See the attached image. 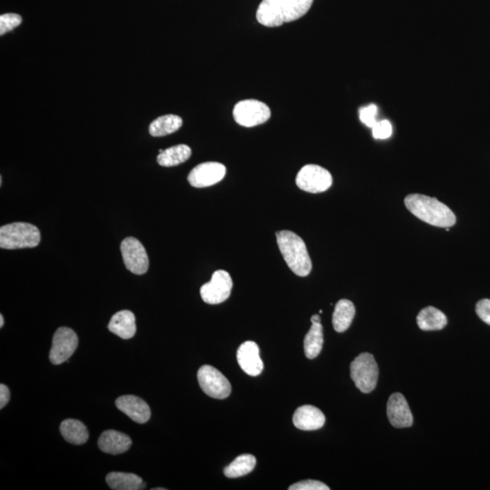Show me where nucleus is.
Segmentation results:
<instances>
[{
  "label": "nucleus",
  "instance_id": "1",
  "mask_svg": "<svg viewBox=\"0 0 490 490\" xmlns=\"http://www.w3.org/2000/svg\"><path fill=\"white\" fill-rule=\"evenodd\" d=\"M314 0H262L256 19L268 28L296 21L310 10Z\"/></svg>",
  "mask_w": 490,
  "mask_h": 490
},
{
  "label": "nucleus",
  "instance_id": "2",
  "mask_svg": "<svg viewBox=\"0 0 490 490\" xmlns=\"http://www.w3.org/2000/svg\"><path fill=\"white\" fill-rule=\"evenodd\" d=\"M405 206L417 218L430 226L449 228L456 224V215L446 204L436 198L419 194H408L405 198Z\"/></svg>",
  "mask_w": 490,
  "mask_h": 490
},
{
  "label": "nucleus",
  "instance_id": "3",
  "mask_svg": "<svg viewBox=\"0 0 490 490\" xmlns=\"http://www.w3.org/2000/svg\"><path fill=\"white\" fill-rule=\"evenodd\" d=\"M277 244L282 257L293 273L300 277L308 276L313 264L307 247L302 239L291 231L276 233Z\"/></svg>",
  "mask_w": 490,
  "mask_h": 490
},
{
  "label": "nucleus",
  "instance_id": "4",
  "mask_svg": "<svg viewBox=\"0 0 490 490\" xmlns=\"http://www.w3.org/2000/svg\"><path fill=\"white\" fill-rule=\"evenodd\" d=\"M39 228L28 223L6 224L0 228V247L6 250L34 248L39 244Z\"/></svg>",
  "mask_w": 490,
  "mask_h": 490
},
{
  "label": "nucleus",
  "instance_id": "5",
  "mask_svg": "<svg viewBox=\"0 0 490 490\" xmlns=\"http://www.w3.org/2000/svg\"><path fill=\"white\" fill-rule=\"evenodd\" d=\"M351 377L361 392H372L379 377V368L373 355L366 352L359 355L351 364Z\"/></svg>",
  "mask_w": 490,
  "mask_h": 490
},
{
  "label": "nucleus",
  "instance_id": "6",
  "mask_svg": "<svg viewBox=\"0 0 490 490\" xmlns=\"http://www.w3.org/2000/svg\"><path fill=\"white\" fill-rule=\"evenodd\" d=\"M233 115L238 125L253 127L269 120L271 110L266 104L261 101L248 99L235 105Z\"/></svg>",
  "mask_w": 490,
  "mask_h": 490
},
{
  "label": "nucleus",
  "instance_id": "7",
  "mask_svg": "<svg viewBox=\"0 0 490 490\" xmlns=\"http://www.w3.org/2000/svg\"><path fill=\"white\" fill-rule=\"evenodd\" d=\"M197 379L201 389L211 398L224 399L231 394V383L226 376L215 367H201L198 370Z\"/></svg>",
  "mask_w": 490,
  "mask_h": 490
},
{
  "label": "nucleus",
  "instance_id": "8",
  "mask_svg": "<svg viewBox=\"0 0 490 490\" xmlns=\"http://www.w3.org/2000/svg\"><path fill=\"white\" fill-rule=\"evenodd\" d=\"M296 185L300 190L319 194L331 188L332 176L331 173L322 166L306 165L297 174Z\"/></svg>",
  "mask_w": 490,
  "mask_h": 490
},
{
  "label": "nucleus",
  "instance_id": "9",
  "mask_svg": "<svg viewBox=\"0 0 490 490\" xmlns=\"http://www.w3.org/2000/svg\"><path fill=\"white\" fill-rule=\"evenodd\" d=\"M233 280L226 271L218 270L212 273L211 281L200 289L201 297L208 305H219L231 296Z\"/></svg>",
  "mask_w": 490,
  "mask_h": 490
},
{
  "label": "nucleus",
  "instance_id": "10",
  "mask_svg": "<svg viewBox=\"0 0 490 490\" xmlns=\"http://www.w3.org/2000/svg\"><path fill=\"white\" fill-rule=\"evenodd\" d=\"M122 257L125 267L131 273L142 275L149 268V258L141 242L136 238L127 237L121 244Z\"/></svg>",
  "mask_w": 490,
  "mask_h": 490
},
{
  "label": "nucleus",
  "instance_id": "11",
  "mask_svg": "<svg viewBox=\"0 0 490 490\" xmlns=\"http://www.w3.org/2000/svg\"><path fill=\"white\" fill-rule=\"evenodd\" d=\"M78 338L75 332L68 327H60L55 332L49 360L55 365H60L68 361L77 350Z\"/></svg>",
  "mask_w": 490,
  "mask_h": 490
},
{
  "label": "nucleus",
  "instance_id": "12",
  "mask_svg": "<svg viewBox=\"0 0 490 490\" xmlns=\"http://www.w3.org/2000/svg\"><path fill=\"white\" fill-rule=\"evenodd\" d=\"M226 167L223 163L206 162L195 166L188 176V182L197 188H209L221 182L226 176Z\"/></svg>",
  "mask_w": 490,
  "mask_h": 490
},
{
  "label": "nucleus",
  "instance_id": "13",
  "mask_svg": "<svg viewBox=\"0 0 490 490\" xmlns=\"http://www.w3.org/2000/svg\"><path fill=\"white\" fill-rule=\"evenodd\" d=\"M387 415L393 427L408 428L413 424V416L406 399L401 393L390 397L387 405Z\"/></svg>",
  "mask_w": 490,
  "mask_h": 490
},
{
  "label": "nucleus",
  "instance_id": "14",
  "mask_svg": "<svg viewBox=\"0 0 490 490\" xmlns=\"http://www.w3.org/2000/svg\"><path fill=\"white\" fill-rule=\"evenodd\" d=\"M237 361L246 374L256 377L264 370V363L260 357V349L255 341H245L237 351Z\"/></svg>",
  "mask_w": 490,
  "mask_h": 490
},
{
  "label": "nucleus",
  "instance_id": "15",
  "mask_svg": "<svg viewBox=\"0 0 490 490\" xmlns=\"http://www.w3.org/2000/svg\"><path fill=\"white\" fill-rule=\"evenodd\" d=\"M116 406L132 421L140 424L147 422L151 418L150 407L144 399L138 397L134 395L119 397L116 401Z\"/></svg>",
  "mask_w": 490,
  "mask_h": 490
},
{
  "label": "nucleus",
  "instance_id": "16",
  "mask_svg": "<svg viewBox=\"0 0 490 490\" xmlns=\"http://www.w3.org/2000/svg\"><path fill=\"white\" fill-rule=\"evenodd\" d=\"M325 416L319 408L305 405L294 412L293 421L297 428L302 430H316L325 424Z\"/></svg>",
  "mask_w": 490,
  "mask_h": 490
},
{
  "label": "nucleus",
  "instance_id": "17",
  "mask_svg": "<svg viewBox=\"0 0 490 490\" xmlns=\"http://www.w3.org/2000/svg\"><path fill=\"white\" fill-rule=\"evenodd\" d=\"M132 445V440L125 434L116 430H106L98 439V447L105 453L118 455L125 453Z\"/></svg>",
  "mask_w": 490,
  "mask_h": 490
},
{
  "label": "nucleus",
  "instance_id": "18",
  "mask_svg": "<svg viewBox=\"0 0 490 490\" xmlns=\"http://www.w3.org/2000/svg\"><path fill=\"white\" fill-rule=\"evenodd\" d=\"M109 329L122 339H131L136 332L135 314L127 310L118 311L111 318Z\"/></svg>",
  "mask_w": 490,
  "mask_h": 490
},
{
  "label": "nucleus",
  "instance_id": "19",
  "mask_svg": "<svg viewBox=\"0 0 490 490\" xmlns=\"http://www.w3.org/2000/svg\"><path fill=\"white\" fill-rule=\"evenodd\" d=\"M417 323L422 331H439L447 325L448 319L439 309L428 306L419 311Z\"/></svg>",
  "mask_w": 490,
  "mask_h": 490
},
{
  "label": "nucleus",
  "instance_id": "20",
  "mask_svg": "<svg viewBox=\"0 0 490 490\" xmlns=\"http://www.w3.org/2000/svg\"><path fill=\"white\" fill-rule=\"evenodd\" d=\"M355 316L354 303L349 300H341L335 305L332 325L337 332H344L351 326Z\"/></svg>",
  "mask_w": 490,
  "mask_h": 490
},
{
  "label": "nucleus",
  "instance_id": "21",
  "mask_svg": "<svg viewBox=\"0 0 490 490\" xmlns=\"http://www.w3.org/2000/svg\"><path fill=\"white\" fill-rule=\"evenodd\" d=\"M60 433L66 442L74 445L84 444L89 439V430L86 426L77 419H65L60 425Z\"/></svg>",
  "mask_w": 490,
  "mask_h": 490
},
{
  "label": "nucleus",
  "instance_id": "22",
  "mask_svg": "<svg viewBox=\"0 0 490 490\" xmlns=\"http://www.w3.org/2000/svg\"><path fill=\"white\" fill-rule=\"evenodd\" d=\"M111 489L115 490H139L145 488V484L137 475L124 472H111L106 478Z\"/></svg>",
  "mask_w": 490,
  "mask_h": 490
},
{
  "label": "nucleus",
  "instance_id": "23",
  "mask_svg": "<svg viewBox=\"0 0 490 490\" xmlns=\"http://www.w3.org/2000/svg\"><path fill=\"white\" fill-rule=\"evenodd\" d=\"M192 154L191 148L186 145H174L167 149L163 150L157 156V162L165 167L176 166L188 161Z\"/></svg>",
  "mask_w": 490,
  "mask_h": 490
},
{
  "label": "nucleus",
  "instance_id": "24",
  "mask_svg": "<svg viewBox=\"0 0 490 490\" xmlns=\"http://www.w3.org/2000/svg\"><path fill=\"white\" fill-rule=\"evenodd\" d=\"M183 120L176 115H165L160 116L151 122L149 133L152 136L160 137L171 135L180 129Z\"/></svg>",
  "mask_w": 490,
  "mask_h": 490
},
{
  "label": "nucleus",
  "instance_id": "25",
  "mask_svg": "<svg viewBox=\"0 0 490 490\" xmlns=\"http://www.w3.org/2000/svg\"><path fill=\"white\" fill-rule=\"evenodd\" d=\"M310 331L305 338V354L313 360L319 356L323 346V329L320 323H311Z\"/></svg>",
  "mask_w": 490,
  "mask_h": 490
},
{
  "label": "nucleus",
  "instance_id": "26",
  "mask_svg": "<svg viewBox=\"0 0 490 490\" xmlns=\"http://www.w3.org/2000/svg\"><path fill=\"white\" fill-rule=\"evenodd\" d=\"M256 459L250 454L241 455L224 469V475L227 478H235L249 474L255 468Z\"/></svg>",
  "mask_w": 490,
  "mask_h": 490
},
{
  "label": "nucleus",
  "instance_id": "27",
  "mask_svg": "<svg viewBox=\"0 0 490 490\" xmlns=\"http://www.w3.org/2000/svg\"><path fill=\"white\" fill-rule=\"evenodd\" d=\"M22 23V17L19 14L8 13L0 17V35L3 36L8 32L19 27Z\"/></svg>",
  "mask_w": 490,
  "mask_h": 490
},
{
  "label": "nucleus",
  "instance_id": "28",
  "mask_svg": "<svg viewBox=\"0 0 490 490\" xmlns=\"http://www.w3.org/2000/svg\"><path fill=\"white\" fill-rule=\"evenodd\" d=\"M378 116V107L374 104L361 107L360 110V119L366 127L372 128L376 125Z\"/></svg>",
  "mask_w": 490,
  "mask_h": 490
},
{
  "label": "nucleus",
  "instance_id": "29",
  "mask_svg": "<svg viewBox=\"0 0 490 490\" xmlns=\"http://www.w3.org/2000/svg\"><path fill=\"white\" fill-rule=\"evenodd\" d=\"M372 129L375 139H388L392 135V125L388 120L378 121Z\"/></svg>",
  "mask_w": 490,
  "mask_h": 490
},
{
  "label": "nucleus",
  "instance_id": "30",
  "mask_svg": "<svg viewBox=\"0 0 490 490\" xmlns=\"http://www.w3.org/2000/svg\"><path fill=\"white\" fill-rule=\"evenodd\" d=\"M290 490H329L328 486L325 485V483L320 482V481L308 480L300 481L298 483L293 484L291 485Z\"/></svg>",
  "mask_w": 490,
  "mask_h": 490
},
{
  "label": "nucleus",
  "instance_id": "31",
  "mask_svg": "<svg viewBox=\"0 0 490 490\" xmlns=\"http://www.w3.org/2000/svg\"><path fill=\"white\" fill-rule=\"evenodd\" d=\"M476 313L484 323L490 325V300L483 299L480 300L477 303Z\"/></svg>",
  "mask_w": 490,
  "mask_h": 490
},
{
  "label": "nucleus",
  "instance_id": "32",
  "mask_svg": "<svg viewBox=\"0 0 490 490\" xmlns=\"http://www.w3.org/2000/svg\"><path fill=\"white\" fill-rule=\"evenodd\" d=\"M10 399V392L4 384L0 385V408L6 407Z\"/></svg>",
  "mask_w": 490,
  "mask_h": 490
},
{
  "label": "nucleus",
  "instance_id": "33",
  "mask_svg": "<svg viewBox=\"0 0 490 490\" xmlns=\"http://www.w3.org/2000/svg\"><path fill=\"white\" fill-rule=\"evenodd\" d=\"M311 323H320V315H318V314L314 315V316L311 317Z\"/></svg>",
  "mask_w": 490,
  "mask_h": 490
},
{
  "label": "nucleus",
  "instance_id": "34",
  "mask_svg": "<svg viewBox=\"0 0 490 490\" xmlns=\"http://www.w3.org/2000/svg\"><path fill=\"white\" fill-rule=\"evenodd\" d=\"M4 326V317H3V315H0V328H2V327Z\"/></svg>",
  "mask_w": 490,
  "mask_h": 490
},
{
  "label": "nucleus",
  "instance_id": "35",
  "mask_svg": "<svg viewBox=\"0 0 490 490\" xmlns=\"http://www.w3.org/2000/svg\"><path fill=\"white\" fill-rule=\"evenodd\" d=\"M153 490H165V489H163V488H156V489H153Z\"/></svg>",
  "mask_w": 490,
  "mask_h": 490
}]
</instances>
